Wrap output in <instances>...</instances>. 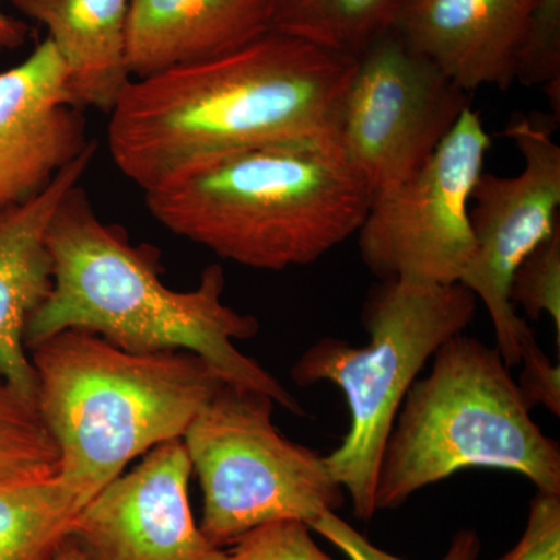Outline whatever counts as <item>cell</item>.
Here are the masks:
<instances>
[{"instance_id": "cell-2", "label": "cell", "mask_w": 560, "mask_h": 560, "mask_svg": "<svg viewBox=\"0 0 560 560\" xmlns=\"http://www.w3.org/2000/svg\"><path fill=\"white\" fill-rule=\"evenodd\" d=\"M47 248L54 285L28 320L27 349L60 331L84 330L131 353L190 352L226 385L267 394L287 411L305 415L270 372L235 346L256 337L259 320L224 304L220 264L202 271L197 289H171L161 278L160 250L135 245L124 228L101 220L80 184L51 217Z\"/></svg>"}, {"instance_id": "cell-24", "label": "cell", "mask_w": 560, "mask_h": 560, "mask_svg": "<svg viewBox=\"0 0 560 560\" xmlns=\"http://www.w3.org/2000/svg\"><path fill=\"white\" fill-rule=\"evenodd\" d=\"M499 560H560V495L537 490L521 540Z\"/></svg>"}, {"instance_id": "cell-13", "label": "cell", "mask_w": 560, "mask_h": 560, "mask_svg": "<svg viewBox=\"0 0 560 560\" xmlns=\"http://www.w3.org/2000/svg\"><path fill=\"white\" fill-rule=\"evenodd\" d=\"M541 0H399L393 31L466 92L518 81Z\"/></svg>"}, {"instance_id": "cell-20", "label": "cell", "mask_w": 560, "mask_h": 560, "mask_svg": "<svg viewBox=\"0 0 560 560\" xmlns=\"http://www.w3.org/2000/svg\"><path fill=\"white\" fill-rule=\"evenodd\" d=\"M512 307H522L530 319L550 316L560 348V224L518 265L511 279Z\"/></svg>"}, {"instance_id": "cell-19", "label": "cell", "mask_w": 560, "mask_h": 560, "mask_svg": "<svg viewBox=\"0 0 560 560\" xmlns=\"http://www.w3.org/2000/svg\"><path fill=\"white\" fill-rule=\"evenodd\" d=\"M60 453L35 396L0 375V480L58 474Z\"/></svg>"}, {"instance_id": "cell-3", "label": "cell", "mask_w": 560, "mask_h": 560, "mask_svg": "<svg viewBox=\"0 0 560 560\" xmlns=\"http://www.w3.org/2000/svg\"><path fill=\"white\" fill-rule=\"evenodd\" d=\"M372 198L335 135L224 154L145 194L165 230L264 271L318 261L359 232Z\"/></svg>"}, {"instance_id": "cell-8", "label": "cell", "mask_w": 560, "mask_h": 560, "mask_svg": "<svg viewBox=\"0 0 560 560\" xmlns=\"http://www.w3.org/2000/svg\"><path fill=\"white\" fill-rule=\"evenodd\" d=\"M490 145L480 114L469 108L415 175L374 195L357 232L361 259L372 275L463 283L475 256L471 191Z\"/></svg>"}, {"instance_id": "cell-12", "label": "cell", "mask_w": 560, "mask_h": 560, "mask_svg": "<svg viewBox=\"0 0 560 560\" xmlns=\"http://www.w3.org/2000/svg\"><path fill=\"white\" fill-rule=\"evenodd\" d=\"M92 143L49 39L0 72V209L38 197Z\"/></svg>"}, {"instance_id": "cell-26", "label": "cell", "mask_w": 560, "mask_h": 560, "mask_svg": "<svg viewBox=\"0 0 560 560\" xmlns=\"http://www.w3.org/2000/svg\"><path fill=\"white\" fill-rule=\"evenodd\" d=\"M31 36V25L27 22L10 16L0 9V54L21 49Z\"/></svg>"}, {"instance_id": "cell-21", "label": "cell", "mask_w": 560, "mask_h": 560, "mask_svg": "<svg viewBox=\"0 0 560 560\" xmlns=\"http://www.w3.org/2000/svg\"><path fill=\"white\" fill-rule=\"evenodd\" d=\"M224 560H334L320 550L312 528L301 521L257 526L231 545Z\"/></svg>"}, {"instance_id": "cell-11", "label": "cell", "mask_w": 560, "mask_h": 560, "mask_svg": "<svg viewBox=\"0 0 560 560\" xmlns=\"http://www.w3.org/2000/svg\"><path fill=\"white\" fill-rule=\"evenodd\" d=\"M183 440L158 445L83 508L70 539L92 560H224L197 525Z\"/></svg>"}, {"instance_id": "cell-17", "label": "cell", "mask_w": 560, "mask_h": 560, "mask_svg": "<svg viewBox=\"0 0 560 560\" xmlns=\"http://www.w3.org/2000/svg\"><path fill=\"white\" fill-rule=\"evenodd\" d=\"M88 503L58 474L0 480V560H54Z\"/></svg>"}, {"instance_id": "cell-1", "label": "cell", "mask_w": 560, "mask_h": 560, "mask_svg": "<svg viewBox=\"0 0 560 560\" xmlns=\"http://www.w3.org/2000/svg\"><path fill=\"white\" fill-rule=\"evenodd\" d=\"M355 68L270 32L215 60L132 80L109 113L110 158L147 194L224 154L335 135Z\"/></svg>"}, {"instance_id": "cell-22", "label": "cell", "mask_w": 560, "mask_h": 560, "mask_svg": "<svg viewBox=\"0 0 560 560\" xmlns=\"http://www.w3.org/2000/svg\"><path fill=\"white\" fill-rule=\"evenodd\" d=\"M518 81L525 86L544 88L559 108L560 0H541Z\"/></svg>"}, {"instance_id": "cell-23", "label": "cell", "mask_w": 560, "mask_h": 560, "mask_svg": "<svg viewBox=\"0 0 560 560\" xmlns=\"http://www.w3.org/2000/svg\"><path fill=\"white\" fill-rule=\"evenodd\" d=\"M311 528L334 544L349 560H405L375 547L335 512L320 514L311 523ZM480 552V536L474 529H460L453 536L451 547L441 560H478Z\"/></svg>"}, {"instance_id": "cell-10", "label": "cell", "mask_w": 560, "mask_h": 560, "mask_svg": "<svg viewBox=\"0 0 560 560\" xmlns=\"http://www.w3.org/2000/svg\"><path fill=\"white\" fill-rule=\"evenodd\" d=\"M521 150L523 168L515 176L482 172L470 200L475 256L463 280L485 304L497 349L504 363L521 364L522 349L536 340L510 301V285L521 261L560 224V147L552 125L515 119L506 130Z\"/></svg>"}, {"instance_id": "cell-5", "label": "cell", "mask_w": 560, "mask_h": 560, "mask_svg": "<svg viewBox=\"0 0 560 560\" xmlns=\"http://www.w3.org/2000/svg\"><path fill=\"white\" fill-rule=\"evenodd\" d=\"M511 368L497 348L458 334L412 383L390 430L375 486V510L469 467L514 471L560 495V448L530 419Z\"/></svg>"}, {"instance_id": "cell-25", "label": "cell", "mask_w": 560, "mask_h": 560, "mask_svg": "<svg viewBox=\"0 0 560 560\" xmlns=\"http://www.w3.org/2000/svg\"><path fill=\"white\" fill-rule=\"evenodd\" d=\"M521 364L523 370L517 385L529 410L536 405H544L551 415L560 416L559 363H552L533 340L522 349Z\"/></svg>"}, {"instance_id": "cell-7", "label": "cell", "mask_w": 560, "mask_h": 560, "mask_svg": "<svg viewBox=\"0 0 560 560\" xmlns=\"http://www.w3.org/2000/svg\"><path fill=\"white\" fill-rule=\"evenodd\" d=\"M275 404L267 394L223 385L184 433L201 486L200 528L223 550L257 526H311L345 503L324 456L276 429Z\"/></svg>"}, {"instance_id": "cell-18", "label": "cell", "mask_w": 560, "mask_h": 560, "mask_svg": "<svg viewBox=\"0 0 560 560\" xmlns=\"http://www.w3.org/2000/svg\"><path fill=\"white\" fill-rule=\"evenodd\" d=\"M399 0H272V32L359 60L393 28Z\"/></svg>"}, {"instance_id": "cell-16", "label": "cell", "mask_w": 560, "mask_h": 560, "mask_svg": "<svg viewBox=\"0 0 560 560\" xmlns=\"http://www.w3.org/2000/svg\"><path fill=\"white\" fill-rule=\"evenodd\" d=\"M38 22L60 54L73 102L109 114L131 83L127 65L128 0H10Z\"/></svg>"}, {"instance_id": "cell-9", "label": "cell", "mask_w": 560, "mask_h": 560, "mask_svg": "<svg viewBox=\"0 0 560 560\" xmlns=\"http://www.w3.org/2000/svg\"><path fill=\"white\" fill-rule=\"evenodd\" d=\"M469 92L390 28L357 60L335 136L375 194L415 175L470 106Z\"/></svg>"}, {"instance_id": "cell-15", "label": "cell", "mask_w": 560, "mask_h": 560, "mask_svg": "<svg viewBox=\"0 0 560 560\" xmlns=\"http://www.w3.org/2000/svg\"><path fill=\"white\" fill-rule=\"evenodd\" d=\"M272 32V0H128L132 80L230 55Z\"/></svg>"}, {"instance_id": "cell-4", "label": "cell", "mask_w": 560, "mask_h": 560, "mask_svg": "<svg viewBox=\"0 0 560 560\" xmlns=\"http://www.w3.org/2000/svg\"><path fill=\"white\" fill-rule=\"evenodd\" d=\"M28 350L58 475L90 501L131 460L183 440L226 385L194 353H131L91 331H60Z\"/></svg>"}, {"instance_id": "cell-14", "label": "cell", "mask_w": 560, "mask_h": 560, "mask_svg": "<svg viewBox=\"0 0 560 560\" xmlns=\"http://www.w3.org/2000/svg\"><path fill=\"white\" fill-rule=\"evenodd\" d=\"M95 149L94 142L38 197L0 209V375L31 396H35V371L25 329L54 285L47 231L62 198L90 168Z\"/></svg>"}, {"instance_id": "cell-6", "label": "cell", "mask_w": 560, "mask_h": 560, "mask_svg": "<svg viewBox=\"0 0 560 560\" xmlns=\"http://www.w3.org/2000/svg\"><path fill=\"white\" fill-rule=\"evenodd\" d=\"M477 305L463 283L382 280L364 305L363 326L371 337L366 346L320 338L291 368L301 388L329 382L345 394L349 431L324 459L361 521L377 512L378 467L408 390L436 350L470 326Z\"/></svg>"}, {"instance_id": "cell-27", "label": "cell", "mask_w": 560, "mask_h": 560, "mask_svg": "<svg viewBox=\"0 0 560 560\" xmlns=\"http://www.w3.org/2000/svg\"><path fill=\"white\" fill-rule=\"evenodd\" d=\"M54 560H92L72 539L62 545Z\"/></svg>"}]
</instances>
